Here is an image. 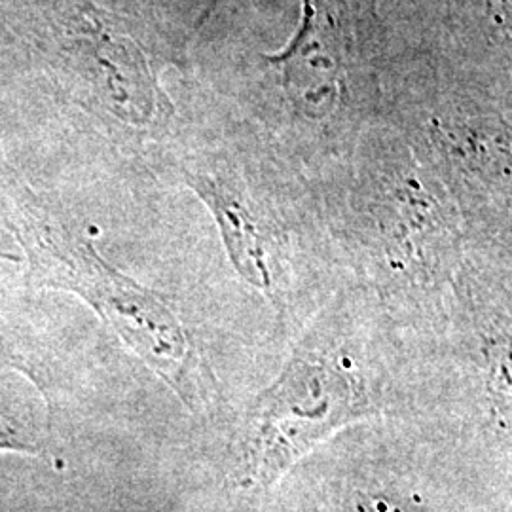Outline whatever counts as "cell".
<instances>
[{
	"instance_id": "1",
	"label": "cell",
	"mask_w": 512,
	"mask_h": 512,
	"mask_svg": "<svg viewBox=\"0 0 512 512\" xmlns=\"http://www.w3.org/2000/svg\"><path fill=\"white\" fill-rule=\"evenodd\" d=\"M385 65L372 0H304L287 48L258 55L215 90L317 184L382 118Z\"/></svg>"
},
{
	"instance_id": "2",
	"label": "cell",
	"mask_w": 512,
	"mask_h": 512,
	"mask_svg": "<svg viewBox=\"0 0 512 512\" xmlns=\"http://www.w3.org/2000/svg\"><path fill=\"white\" fill-rule=\"evenodd\" d=\"M150 165L202 200L234 268L277 302L334 253L315 183L222 99L209 112L177 116Z\"/></svg>"
},
{
	"instance_id": "3",
	"label": "cell",
	"mask_w": 512,
	"mask_h": 512,
	"mask_svg": "<svg viewBox=\"0 0 512 512\" xmlns=\"http://www.w3.org/2000/svg\"><path fill=\"white\" fill-rule=\"evenodd\" d=\"M511 80L442 61H387L382 120L458 205L465 249L511 253Z\"/></svg>"
},
{
	"instance_id": "4",
	"label": "cell",
	"mask_w": 512,
	"mask_h": 512,
	"mask_svg": "<svg viewBox=\"0 0 512 512\" xmlns=\"http://www.w3.org/2000/svg\"><path fill=\"white\" fill-rule=\"evenodd\" d=\"M334 253L389 287L433 291L463 266L458 205L403 135L378 120L351 158L315 184Z\"/></svg>"
},
{
	"instance_id": "5",
	"label": "cell",
	"mask_w": 512,
	"mask_h": 512,
	"mask_svg": "<svg viewBox=\"0 0 512 512\" xmlns=\"http://www.w3.org/2000/svg\"><path fill=\"white\" fill-rule=\"evenodd\" d=\"M23 35L57 97L118 152L152 164L179 116L162 80L175 52L93 0H46Z\"/></svg>"
},
{
	"instance_id": "6",
	"label": "cell",
	"mask_w": 512,
	"mask_h": 512,
	"mask_svg": "<svg viewBox=\"0 0 512 512\" xmlns=\"http://www.w3.org/2000/svg\"><path fill=\"white\" fill-rule=\"evenodd\" d=\"M0 226L18 241L29 283L82 298L184 401L202 380L192 336L167 298L114 268L46 194L0 165Z\"/></svg>"
},
{
	"instance_id": "7",
	"label": "cell",
	"mask_w": 512,
	"mask_h": 512,
	"mask_svg": "<svg viewBox=\"0 0 512 512\" xmlns=\"http://www.w3.org/2000/svg\"><path fill=\"white\" fill-rule=\"evenodd\" d=\"M0 454H35V448L19 439L18 435L10 429L0 425Z\"/></svg>"
},
{
	"instance_id": "8",
	"label": "cell",
	"mask_w": 512,
	"mask_h": 512,
	"mask_svg": "<svg viewBox=\"0 0 512 512\" xmlns=\"http://www.w3.org/2000/svg\"><path fill=\"white\" fill-rule=\"evenodd\" d=\"M0 357L12 361L14 365L23 363V357L19 355L18 342L14 336L8 334V329L4 327L2 321H0Z\"/></svg>"
},
{
	"instance_id": "9",
	"label": "cell",
	"mask_w": 512,
	"mask_h": 512,
	"mask_svg": "<svg viewBox=\"0 0 512 512\" xmlns=\"http://www.w3.org/2000/svg\"><path fill=\"white\" fill-rule=\"evenodd\" d=\"M0 260H12V262L16 260L18 262L19 258L18 256L8 255V253H0Z\"/></svg>"
}]
</instances>
